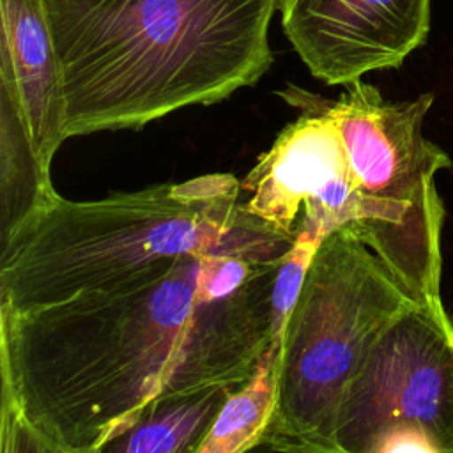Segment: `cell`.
Returning <instances> with one entry per match:
<instances>
[{
  "instance_id": "cell-2",
  "label": "cell",
  "mask_w": 453,
  "mask_h": 453,
  "mask_svg": "<svg viewBox=\"0 0 453 453\" xmlns=\"http://www.w3.org/2000/svg\"><path fill=\"white\" fill-rule=\"evenodd\" d=\"M62 71L64 136L142 129L255 85L280 0H44Z\"/></svg>"
},
{
  "instance_id": "cell-9",
  "label": "cell",
  "mask_w": 453,
  "mask_h": 453,
  "mask_svg": "<svg viewBox=\"0 0 453 453\" xmlns=\"http://www.w3.org/2000/svg\"><path fill=\"white\" fill-rule=\"evenodd\" d=\"M0 97L9 101L50 172L64 136L62 71L44 0H0Z\"/></svg>"
},
{
  "instance_id": "cell-11",
  "label": "cell",
  "mask_w": 453,
  "mask_h": 453,
  "mask_svg": "<svg viewBox=\"0 0 453 453\" xmlns=\"http://www.w3.org/2000/svg\"><path fill=\"white\" fill-rule=\"evenodd\" d=\"M57 196L16 108L0 97V244Z\"/></svg>"
},
{
  "instance_id": "cell-7",
  "label": "cell",
  "mask_w": 453,
  "mask_h": 453,
  "mask_svg": "<svg viewBox=\"0 0 453 453\" xmlns=\"http://www.w3.org/2000/svg\"><path fill=\"white\" fill-rule=\"evenodd\" d=\"M311 97L338 126L359 189L373 200L411 209L442 232L446 211L435 175L451 168V159L423 134L434 94L386 101L379 88L356 80L336 99L313 92Z\"/></svg>"
},
{
  "instance_id": "cell-10",
  "label": "cell",
  "mask_w": 453,
  "mask_h": 453,
  "mask_svg": "<svg viewBox=\"0 0 453 453\" xmlns=\"http://www.w3.org/2000/svg\"><path fill=\"white\" fill-rule=\"evenodd\" d=\"M211 386L193 393L163 398L143 411L140 419L104 451L115 453H177L191 451L202 442L232 389Z\"/></svg>"
},
{
  "instance_id": "cell-3",
  "label": "cell",
  "mask_w": 453,
  "mask_h": 453,
  "mask_svg": "<svg viewBox=\"0 0 453 453\" xmlns=\"http://www.w3.org/2000/svg\"><path fill=\"white\" fill-rule=\"evenodd\" d=\"M241 193L232 173H205L97 200L58 195L0 244V304L60 301L163 258L230 253L280 262L294 239L250 214Z\"/></svg>"
},
{
  "instance_id": "cell-4",
  "label": "cell",
  "mask_w": 453,
  "mask_h": 453,
  "mask_svg": "<svg viewBox=\"0 0 453 453\" xmlns=\"http://www.w3.org/2000/svg\"><path fill=\"white\" fill-rule=\"evenodd\" d=\"M416 297L349 226L320 242L287 322L278 400L258 448L336 453L350 380L380 333Z\"/></svg>"
},
{
  "instance_id": "cell-6",
  "label": "cell",
  "mask_w": 453,
  "mask_h": 453,
  "mask_svg": "<svg viewBox=\"0 0 453 453\" xmlns=\"http://www.w3.org/2000/svg\"><path fill=\"white\" fill-rule=\"evenodd\" d=\"M336 453H453V322L416 299L375 340L343 396Z\"/></svg>"
},
{
  "instance_id": "cell-1",
  "label": "cell",
  "mask_w": 453,
  "mask_h": 453,
  "mask_svg": "<svg viewBox=\"0 0 453 453\" xmlns=\"http://www.w3.org/2000/svg\"><path fill=\"white\" fill-rule=\"evenodd\" d=\"M198 257L46 304H0V451H104L163 398L246 382L271 340L280 262L214 301Z\"/></svg>"
},
{
  "instance_id": "cell-5",
  "label": "cell",
  "mask_w": 453,
  "mask_h": 453,
  "mask_svg": "<svg viewBox=\"0 0 453 453\" xmlns=\"http://www.w3.org/2000/svg\"><path fill=\"white\" fill-rule=\"evenodd\" d=\"M274 94L299 117L241 180V189L250 193L244 209L290 239L308 234L324 241L349 226L416 299H441L442 232L411 209L373 200L359 189L340 129L311 92L288 83Z\"/></svg>"
},
{
  "instance_id": "cell-8",
  "label": "cell",
  "mask_w": 453,
  "mask_h": 453,
  "mask_svg": "<svg viewBox=\"0 0 453 453\" xmlns=\"http://www.w3.org/2000/svg\"><path fill=\"white\" fill-rule=\"evenodd\" d=\"M281 27L310 73L347 85L396 69L430 34L432 0H280Z\"/></svg>"
},
{
  "instance_id": "cell-13",
  "label": "cell",
  "mask_w": 453,
  "mask_h": 453,
  "mask_svg": "<svg viewBox=\"0 0 453 453\" xmlns=\"http://www.w3.org/2000/svg\"><path fill=\"white\" fill-rule=\"evenodd\" d=\"M320 242L322 241L308 234H297L292 246L278 264L271 290V347L281 350L287 322L299 299L304 278Z\"/></svg>"
},
{
  "instance_id": "cell-12",
  "label": "cell",
  "mask_w": 453,
  "mask_h": 453,
  "mask_svg": "<svg viewBox=\"0 0 453 453\" xmlns=\"http://www.w3.org/2000/svg\"><path fill=\"white\" fill-rule=\"evenodd\" d=\"M280 352L267 345L248 380L230 391L195 453H241L260 446L276 409Z\"/></svg>"
}]
</instances>
